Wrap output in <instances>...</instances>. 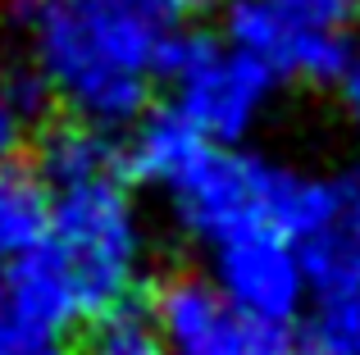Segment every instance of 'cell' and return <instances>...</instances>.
Wrapping results in <instances>:
<instances>
[{
  "mask_svg": "<svg viewBox=\"0 0 360 355\" xmlns=\"http://www.w3.org/2000/svg\"><path fill=\"white\" fill-rule=\"evenodd\" d=\"M0 283H5L9 305H14V314L27 323L32 337L60 342V333L78 323L73 287H69V278H64L60 260L46 250V241L32 250V255H23V260H14V264L0 269Z\"/></svg>",
  "mask_w": 360,
  "mask_h": 355,
  "instance_id": "30bf717a",
  "label": "cell"
},
{
  "mask_svg": "<svg viewBox=\"0 0 360 355\" xmlns=\"http://www.w3.org/2000/svg\"><path fill=\"white\" fill-rule=\"evenodd\" d=\"M41 109H46V91L32 78V69L0 73V178L18 169Z\"/></svg>",
  "mask_w": 360,
  "mask_h": 355,
  "instance_id": "7c38bea8",
  "label": "cell"
},
{
  "mask_svg": "<svg viewBox=\"0 0 360 355\" xmlns=\"http://www.w3.org/2000/svg\"><path fill=\"white\" fill-rule=\"evenodd\" d=\"M23 36L46 105L105 137H123L150 109L174 46V32L96 0H32L23 9Z\"/></svg>",
  "mask_w": 360,
  "mask_h": 355,
  "instance_id": "7a4b0ae2",
  "label": "cell"
},
{
  "mask_svg": "<svg viewBox=\"0 0 360 355\" xmlns=\"http://www.w3.org/2000/svg\"><path fill=\"white\" fill-rule=\"evenodd\" d=\"M146 319L165 355H297L292 328L246 319L201 274H169L155 283Z\"/></svg>",
  "mask_w": 360,
  "mask_h": 355,
  "instance_id": "5b68a950",
  "label": "cell"
},
{
  "mask_svg": "<svg viewBox=\"0 0 360 355\" xmlns=\"http://www.w3.org/2000/svg\"><path fill=\"white\" fill-rule=\"evenodd\" d=\"M297 347L301 355H360V292L319 301Z\"/></svg>",
  "mask_w": 360,
  "mask_h": 355,
  "instance_id": "4fadbf2b",
  "label": "cell"
},
{
  "mask_svg": "<svg viewBox=\"0 0 360 355\" xmlns=\"http://www.w3.org/2000/svg\"><path fill=\"white\" fill-rule=\"evenodd\" d=\"M310 178L315 173L242 146H210L201 164L165 196L178 228L205 250L242 232H278L292 241L310 196Z\"/></svg>",
  "mask_w": 360,
  "mask_h": 355,
  "instance_id": "3957f363",
  "label": "cell"
},
{
  "mask_svg": "<svg viewBox=\"0 0 360 355\" xmlns=\"http://www.w3.org/2000/svg\"><path fill=\"white\" fill-rule=\"evenodd\" d=\"M219 36L238 55H246L274 87H283V82L328 87L342 78L347 55H352V36L306 27L264 0H224Z\"/></svg>",
  "mask_w": 360,
  "mask_h": 355,
  "instance_id": "8992f818",
  "label": "cell"
},
{
  "mask_svg": "<svg viewBox=\"0 0 360 355\" xmlns=\"http://www.w3.org/2000/svg\"><path fill=\"white\" fill-rule=\"evenodd\" d=\"M264 5L333 36H352V27L360 23V0H264Z\"/></svg>",
  "mask_w": 360,
  "mask_h": 355,
  "instance_id": "9a60e30c",
  "label": "cell"
},
{
  "mask_svg": "<svg viewBox=\"0 0 360 355\" xmlns=\"http://www.w3.org/2000/svg\"><path fill=\"white\" fill-rule=\"evenodd\" d=\"M338 91H342L352 128L360 133V41H352V55H347V69H342V78H338Z\"/></svg>",
  "mask_w": 360,
  "mask_h": 355,
  "instance_id": "ac0fdd59",
  "label": "cell"
},
{
  "mask_svg": "<svg viewBox=\"0 0 360 355\" xmlns=\"http://www.w3.org/2000/svg\"><path fill=\"white\" fill-rule=\"evenodd\" d=\"M32 173L51 196L46 250L69 278L78 319L96 323L128 310L146 283L150 232L119 142L64 119L41 137Z\"/></svg>",
  "mask_w": 360,
  "mask_h": 355,
  "instance_id": "6da1fadb",
  "label": "cell"
},
{
  "mask_svg": "<svg viewBox=\"0 0 360 355\" xmlns=\"http://www.w3.org/2000/svg\"><path fill=\"white\" fill-rule=\"evenodd\" d=\"M210 287L242 310L255 323H274V328H292L301 310H306V269L288 237L278 232H242L210 250Z\"/></svg>",
  "mask_w": 360,
  "mask_h": 355,
  "instance_id": "52a82bcc",
  "label": "cell"
},
{
  "mask_svg": "<svg viewBox=\"0 0 360 355\" xmlns=\"http://www.w3.org/2000/svg\"><path fill=\"white\" fill-rule=\"evenodd\" d=\"M69 355H165V347H160V337H155L146 314H141L137 305H128V310H119V314L96 319L87 328V337Z\"/></svg>",
  "mask_w": 360,
  "mask_h": 355,
  "instance_id": "5bb4252c",
  "label": "cell"
},
{
  "mask_svg": "<svg viewBox=\"0 0 360 355\" xmlns=\"http://www.w3.org/2000/svg\"><path fill=\"white\" fill-rule=\"evenodd\" d=\"M96 5H110L119 14H132L141 23L160 27V32H187V14H192L201 0H96Z\"/></svg>",
  "mask_w": 360,
  "mask_h": 355,
  "instance_id": "2e32d148",
  "label": "cell"
},
{
  "mask_svg": "<svg viewBox=\"0 0 360 355\" xmlns=\"http://www.w3.org/2000/svg\"><path fill=\"white\" fill-rule=\"evenodd\" d=\"M160 82L169 87V109L210 146H242L264 123L278 91L219 32H178Z\"/></svg>",
  "mask_w": 360,
  "mask_h": 355,
  "instance_id": "277c9868",
  "label": "cell"
},
{
  "mask_svg": "<svg viewBox=\"0 0 360 355\" xmlns=\"http://www.w3.org/2000/svg\"><path fill=\"white\" fill-rule=\"evenodd\" d=\"M18 355H69V347H64V342H37V347H27Z\"/></svg>",
  "mask_w": 360,
  "mask_h": 355,
  "instance_id": "d6986e66",
  "label": "cell"
},
{
  "mask_svg": "<svg viewBox=\"0 0 360 355\" xmlns=\"http://www.w3.org/2000/svg\"><path fill=\"white\" fill-rule=\"evenodd\" d=\"M37 342L41 337L27 333V323L14 314V305H9V296H5V283H0V355H18V351L37 347Z\"/></svg>",
  "mask_w": 360,
  "mask_h": 355,
  "instance_id": "e0dca14e",
  "label": "cell"
},
{
  "mask_svg": "<svg viewBox=\"0 0 360 355\" xmlns=\"http://www.w3.org/2000/svg\"><path fill=\"white\" fill-rule=\"evenodd\" d=\"M205 151H210V142H205L187 119H178L169 105L146 109L119 142L123 173H128L132 182L160 187V192H169V187L183 182V178L201 164Z\"/></svg>",
  "mask_w": 360,
  "mask_h": 355,
  "instance_id": "9c48e42d",
  "label": "cell"
},
{
  "mask_svg": "<svg viewBox=\"0 0 360 355\" xmlns=\"http://www.w3.org/2000/svg\"><path fill=\"white\" fill-rule=\"evenodd\" d=\"M292 246L306 269L310 296L360 292V169L315 173Z\"/></svg>",
  "mask_w": 360,
  "mask_h": 355,
  "instance_id": "ba28073f",
  "label": "cell"
},
{
  "mask_svg": "<svg viewBox=\"0 0 360 355\" xmlns=\"http://www.w3.org/2000/svg\"><path fill=\"white\" fill-rule=\"evenodd\" d=\"M51 196L32 169H14L0 178V269L32 255L46 241Z\"/></svg>",
  "mask_w": 360,
  "mask_h": 355,
  "instance_id": "8fae6325",
  "label": "cell"
}]
</instances>
